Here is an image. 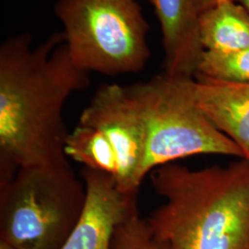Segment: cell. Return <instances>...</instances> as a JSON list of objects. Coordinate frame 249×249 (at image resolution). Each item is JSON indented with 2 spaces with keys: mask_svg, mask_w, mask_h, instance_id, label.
I'll use <instances>...</instances> for the list:
<instances>
[{
  "mask_svg": "<svg viewBox=\"0 0 249 249\" xmlns=\"http://www.w3.org/2000/svg\"><path fill=\"white\" fill-rule=\"evenodd\" d=\"M86 199L80 219L61 249H113L116 229L139 212L138 193L122 191L106 173L83 167Z\"/></svg>",
  "mask_w": 249,
  "mask_h": 249,
  "instance_id": "7",
  "label": "cell"
},
{
  "mask_svg": "<svg viewBox=\"0 0 249 249\" xmlns=\"http://www.w3.org/2000/svg\"><path fill=\"white\" fill-rule=\"evenodd\" d=\"M0 249H14L12 246H10L5 241L0 240Z\"/></svg>",
  "mask_w": 249,
  "mask_h": 249,
  "instance_id": "15",
  "label": "cell"
},
{
  "mask_svg": "<svg viewBox=\"0 0 249 249\" xmlns=\"http://www.w3.org/2000/svg\"><path fill=\"white\" fill-rule=\"evenodd\" d=\"M66 154L89 169L111 176L122 191L138 193L147 169V132L125 86L96 90L69 134Z\"/></svg>",
  "mask_w": 249,
  "mask_h": 249,
  "instance_id": "5",
  "label": "cell"
},
{
  "mask_svg": "<svg viewBox=\"0 0 249 249\" xmlns=\"http://www.w3.org/2000/svg\"><path fill=\"white\" fill-rule=\"evenodd\" d=\"M205 51L231 52L249 48V14L233 0H223L200 13Z\"/></svg>",
  "mask_w": 249,
  "mask_h": 249,
  "instance_id": "10",
  "label": "cell"
},
{
  "mask_svg": "<svg viewBox=\"0 0 249 249\" xmlns=\"http://www.w3.org/2000/svg\"><path fill=\"white\" fill-rule=\"evenodd\" d=\"M164 202L147 219L170 249H249V161L190 169L175 162L153 170Z\"/></svg>",
  "mask_w": 249,
  "mask_h": 249,
  "instance_id": "2",
  "label": "cell"
},
{
  "mask_svg": "<svg viewBox=\"0 0 249 249\" xmlns=\"http://www.w3.org/2000/svg\"><path fill=\"white\" fill-rule=\"evenodd\" d=\"M159 21L163 47V73L194 79L205 52L200 12L195 0H149Z\"/></svg>",
  "mask_w": 249,
  "mask_h": 249,
  "instance_id": "8",
  "label": "cell"
},
{
  "mask_svg": "<svg viewBox=\"0 0 249 249\" xmlns=\"http://www.w3.org/2000/svg\"><path fill=\"white\" fill-rule=\"evenodd\" d=\"M236 3L240 4L241 6H243L245 9H247V11L249 14V0H233Z\"/></svg>",
  "mask_w": 249,
  "mask_h": 249,
  "instance_id": "14",
  "label": "cell"
},
{
  "mask_svg": "<svg viewBox=\"0 0 249 249\" xmlns=\"http://www.w3.org/2000/svg\"><path fill=\"white\" fill-rule=\"evenodd\" d=\"M33 39L22 33L0 46V161L17 169L70 163L63 110L74 92L89 85L62 32L35 48Z\"/></svg>",
  "mask_w": 249,
  "mask_h": 249,
  "instance_id": "1",
  "label": "cell"
},
{
  "mask_svg": "<svg viewBox=\"0 0 249 249\" xmlns=\"http://www.w3.org/2000/svg\"><path fill=\"white\" fill-rule=\"evenodd\" d=\"M85 199L70 163L20 167L0 187V240L16 249H61Z\"/></svg>",
  "mask_w": 249,
  "mask_h": 249,
  "instance_id": "3",
  "label": "cell"
},
{
  "mask_svg": "<svg viewBox=\"0 0 249 249\" xmlns=\"http://www.w3.org/2000/svg\"><path fill=\"white\" fill-rule=\"evenodd\" d=\"M197 107L214 126L237 145L249 161V83L196 76L192 81Z\"/></svg>",
  "mask_w": 249,
  "mask_h": 249,
  "instance_id": "9",
  "label": "cell"
},
{
  "mask_svg": "<svg viewBox=\"0 0 249 249\" xmlns=\"http://www.w3.org/2000/svg\"><path fill=\"white\" fill-rule=\"evenodd\" d=\"M193 80L161 73L125 86L146 126L149 175L160 166L196 155L243 159L237 145L219 131L197 107Z\"/></svg>",
  "mask_w": 249,
  "mask_h": 249,
  "instance_id": "6",
  "label": "cell"
},
{
  "mask_svg": "<svg viewBox=\"0 0 249 249\" xmlns=\"http://www.w3.org/2000/svg\"><path fill=\"white\" fill-rule=\"evenodd\" d=\"M223 0H195L196 7L199 10V12H203L207 9L213 8L215 5L219 4L220 2H222Z\"/></svg>",
  "mask_w": 249,
  "mask_h": 249,
  "instance_id": "13",
  "label": "cell"
},
{
  "mask_svg": "<svg viewBox=\"0 0 249 249\" xmlns=\"http://www.w3.org/2000/svg\"><path fill=\"white\" fill-rule=\"evenodd\" d=\"M112 247L113 249H170L169 245L152 231L139 212L118 226Z\"/></svg>",
  "mask_w": 249,
  "mask_h": 249,
  "instance_id": "12",
  "label": "cell"
},
{
  "mask_svg": "<svg viewBox=\"0 0 249 249\" xmlns=\"http://www.w3.org/2000/svg\"><path fill=\"white\" fill-rule=\"evenodd\" d=\"M53 10L80 70L117 76L145 69L150 26L138 0H57Z\"/></svg>",
  "mask_w": 249,
  "mask_h": 249,
  "instance_id": "4",
  "label": "cell"
},
{
  "mask_svg": "<svg viewBox=\"0 0 249 249\" xmlns=\"http://www.w3.org/2000/svg\"><path fill=\"white\" fill-rule=\"evenodd\" d=\"M196 76L228 82L249 83V48L231 52L205 51Z\"/></svg>",
  "mask_w": 249,
  "mask_h": 249,
  "instance_id": "11",
  "label": "cell"
}]
</instances>
